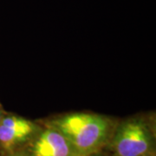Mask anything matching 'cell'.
I'll return each mask as SVG.
<instances>
[{"label": "cell", "mask_w": 156, "mask_h": 156, "mask_svg": "<svg viewBox=\"0 0 156 156\" xmlns=\"http://www.w3.org/2000/svg\"><path fill=\"white\" fill-rule=\"evenodd\" d=\"M48 128L62 134L69 142L77 156H90L108 143L114 131L108 117L77 112L51 120Z\"/></svg>", "instance_id": "obj_1"}, {"label": "cell", "mask_w": 156, "mask_h": 156, "mask_svg": "<svg viewBox=\"0 0 156 156\" xmlns=\"http://www.w3.org/2000/svg\"><path fill=\"white\" fill-rule=\"evenodd\" d=\"M108 143L115 156H145L154 151V135L146 120L130 118L114 129Z\"/></svg>", "instance_id": "obj_2"}, {"label": "cell", "mask_w": 156, "mask_h": 156, "mask_svg": "<svg viewBox=\"0 0 156 156\" xmlns=\"http://www.w3.org/2000/svg\"><path fill=\"white\" fill-rule=\"evenodd\" d=\"M37 132V127L31 121L17 115H4L0 122V144L6 150H11Z\"/></svg>", "instance_id": "obj_3"}, {"label": "cell", "mask_w": 156, "mask_h": 156, "mask_svg": "<svg viewBox=\"0 0 156 156\" xmlns=\"http://www.w3.org/2000/svg\"><path fill=\"white\" fill-rule=\"evenodd\" d=\"M29 153L30 156H77L67 139L50 128L36 136Z\"/></svg>", "instance_id": "obj_4"}, {"label": "cell", "mask_w": 156, "mask_h": 156, "mask_svg": "<svg viewBox=\"0 0 156 156\" xmlns=\"http://www.w3.org/2000/svg\"><path fill=\"white\" fill-rule=\"evenodd\" d=\"M145 156H155V152H154V151H152V152H150L149 154H146Z\"/></svg>", "instance_id": "obj_5"}, {"label": "cell", "mask_w": 156, "mask_h": 156, "mask_svg": "<svg viewBox=\"0 0 156 156\" xmlns=\"http://www.w3.org/2000/svg\"><path fill=\"white\" fill-rule=\"evenodd\" d=\"M13 156H27L26 154H24L23 153H17V154H15Z\"/></svg>", "instance_id": "obj_6"}, {"label": "cell", "mask_w": 156, "mask_h": 156, "mask_svg": "<svg viewBox=\"0 0 156 156\" xmlns=\"http://www.w3.org/2000/svg\"><path fill=\"white\" fill-rule=\"evenodd\" d=\"M90 156H108V155H102V154H97V153H95L94 154H92V155Z\"/></svg>", "instance_id": "obj_7"}, {"label": "cell", "mask_w": 156, "mask_h": 156, "mask_svg": "<svg viewBox=\"0 0 156 156\" xmlns=\"http://www.w3.org/2000/svg\"><path fill=\"white\" fill-rule=\"evenodd\" d=\"M4 117V115H3V114H2V112H1V110H0V122H1V120H2V118Z\"/></svg>", "instance_id": "obj_8"}]
</instances>
